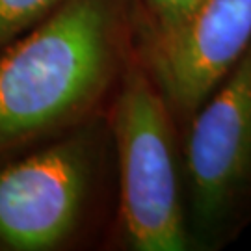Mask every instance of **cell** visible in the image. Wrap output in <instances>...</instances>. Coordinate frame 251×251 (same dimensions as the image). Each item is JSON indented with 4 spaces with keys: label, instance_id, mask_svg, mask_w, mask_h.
Instances as JSON below:
<instances>
[{
    "label": "cell",
    "instance_id": "cell-2",
    "mask_svg": "<svg viewBox=\"0 0 251 251\" xmlns=\"http://www.w3.org/2000/svg\"><path fill=\"white\" fill-rule=\"evenodd\" d=\"M119 173V234L132 251H192L180 126L140 45L108 112Z\"/></svg>",
    "mask_w": 251,
    "mask_h": 251
},
{
    "label": "cell",
    "instance_id": "cell-5",
    "mask_svg": "<svg viewBox=\"0 0 251 251\" xmlns=\"http://www.w3.org/2000/svg\"><path fill=\"white\" fill-rule=\"evenodd\" d=\"M251 47V0H205L170 36L140 49L180 130Z\"/></svg>",
    "mask_w": 251,
    "mask_h": 251
},
{
    "label": "cell",
    "instance_id": "cell-3",
    "mask_svg": "<svg viewBox=\"0 0 251 251\" xmlns=\"http://www.w3.org/2000/svg\"><path fill=\"white\" fill-rule=\"evenodd\" d=\"M108 114L86 119L0 168V250H58L90 216L110 147Z\"/></svg>",
    "mask_w": 251,
    "mask_h": 251
},
{
    "label": "cell",
    "instance_id": "cell-1",
    "mask_svg": "<svg viewBox=\"0 0 251 251\" xmlns=\"http://www.w3.org/2000/svg\"><path fill=\"white\" fill-rule=\"evenodd\" d=\"M140 36L136 0H63L0 50V156L100 114Z\"/></svg>",
    "mask_w": 251,
    "mask_h": 251
},
{
    "label": "cell",
    "instance_id": "cell-6",
    "mask_svg": "<svg viewBox=\"0 0 251 251\" xmlns=\"http://www.w3.org/2000/svg\"><path fill=\"white\" fill-rule=\"evenodd\" d=\"M205 0H136L142 45L170 36L188 21Z\"/></svg>",
    "mask_w": 251,
    "mask_h": 251
},
{
    "label": "cell",
    "instance_id": "cell-4",
    "mask_svg": "<svg viewBox=\"0 0 251 251\" xmlns=\"http://www.w3.org/2000/svg\"><path fill=\"white\" fill-rule=\"evenodd\" d=\"M192 251H220L251 227V47L180 130Z\"/></svg>",
    "mask_w": 251,
    "mask_h": 251
},
{
    "label": "cell",
    "instance_id": "cell-7",
    "mask_svg": "<svg viewBox=\"0 0 251 251\" xmlns=\"http://www.w3.org/2000/svg\"><path fill=\"white\" fill-rule=\"evenodd\" d=\"M63 0H0V50L49 17Z\"/></svg>",
    "mask_w": 251,
    "mask_h": 251
}]
</instances>
